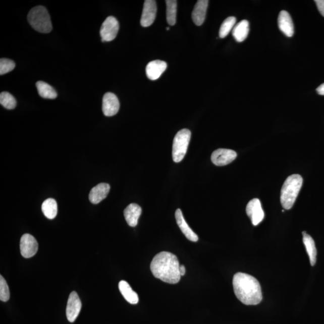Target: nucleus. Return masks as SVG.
<instances>
[{"label":"nucleus","mask_w":324,"mask_h":324,"mask_svg":"<svg viewBox=\"0 0 324 324\" xmlns=\"http://www.w3.org/2000/svg\"><path fill=\"white\" fill-rule=\"evenodd\" d=\"M110 186L107 183H100L91 190L89 200L92 204H97L105 199L109 193Z\"/></svg>","instance_id":"15"},{"label":"nucleus","mask_w":324,"mask_h":324,"mask_svg":"<svg viewBox=\"0 0 324 324\" xmlns=\"http://www.w3.org/2000/svg\"><path fill=\"white\" fill-rule=\"evenodd\" d=\"M167 30H170V28H169V27H167Z\"/></svg>","instance_id":"32"},{"label":"nucleus","mask_w":324,"mask_h":324,"mask_svg":"<svg viewBox=\"0 0 324 324\" xmlns=\"http://www.w3.org/2000/svg\"><path fill=\"white\" fill-rule=\"evenodd\" d=\"M303 243L306 247L308 255L309 256L310 264L314 266L316 262L317 250L315 243L312 237L307 234L306 232H303Z\"/></svg>","instance_id":"21"},{"label":"nucleus","mask_w":324,"mask_h":324,"mask_svg":"<svg viewBox=\"0 0 324 324\" xmlns=\"http://www.w3.org/2000/svg\"><path fill=\"white\" fill-rule=\"evenodd\" d=\"M279 29L287 37H292L294 33L293 22L290 14L287 11H282L278 17Z\"/></svg>","instance_id":"14"},{"label":"nucleus","mask_w":324,"mask_h":324,"mask_svg":"<svg viewBox=\"0 0 324 324\" xmlns=\"http://www.w3.org/2000/svg\"><path fill=\"white\" fill-rule=\"evenodd\" d=\"M119 30V23L114 17H107L101 25L100 34L101 41L111 42L116 39Z\"/></svg>","instance_id":"6"},{"label":"nucleus","mask_w":324,"mask_h":324,"mask_svg":"<svg viewBox=\"0 0 324 324\" xmlns=\"http://www.w3.org/2000/svg\"><path fill=\"white\" fill-rule=\"evenodd\" d=\"M176 219L178 225H179L181 231L186 236V237L190 241L193 242H196L198 240V237L197 235L192 230V229L189 227L188 224L185 221L183 217L182 210L180 209H177L176 211Z\"/></svg>","instance_id":"17"},{"label":"nucleus","mask_w":324,"mask_h":324,"mask_svg":"<svg viewBox=\"0 0 324 324\" xmlns=\"http://www.w3.org/2000/svg\"><path fill=\"white\" fill-rule=\"evenodd\" d=\"M316 91L319 95H322V96H324V83L320 85L319 87L317 88Z\"/></svg>","instance_id":"30"},{"label":"nucleus","mask_w":324,"mask_h":324,"mask_svg":"<svg viewBox=\"0 0 324 324\" xmlns=\"http://www.w3.org/2000/svg\"><path fill=\"white\" fill-rule=\"evenodd\" d=\"M82 307V303L76 292L70 294L66 307V316L69 322H74L79 315Z\"/></svg>","instance_id":"10"},{"label":"nucleus","mask_w":324,"mask_h":324,"mask_svg":"<svg viewBox=\"0 0 324 324\" xmlns=\"http://www.w3.org/2000/svg\"><path fill=\"white\" fill-rule=\"evenodd\" d=\"M141 213V206L136 204L129 205L124 211V215L127 223L132 227H135L138 225L139 218Z\"/></svg>","instance_id":"18"},{"label":"nucleus","mask_w":324,"mask_h":324,"mask_svg":"<svg viewBox=\"0 0 324 324\" xmlns=\"http://www.w3.org/2000/svg\"><path fill=\"white\" fill-rule=\"evenodd\" d=\"M167 20L168 24L173 26L176 23L177 2L176 0H167Z\"/></svg>","instance_id":"24"},{"label":"nucleus","mask_w":324,"mask_h":324,"mask_svg":"<svg viewBox=\"0 0 324 324\" xmlns=\"http://www.w3.org/2000/svg\"><path fill=\"white\" fill-rule=\"evenodd\" d=\"M180 263L177 257L172 253H158L152 260L151 271L155 278L170 284L180 281Z\"/></svg>","instance_id":"1"},{"label":"nucleus","mask_w":324,"mask_h":324,"mask_svg":"<svg viewBox=\"0 0 324 324\" xmlns=\"http://www.w3.org/2000/svg\"><path fill=\"white\" fill-rule=\"evenodd\" d=\"M303 178L300 175L294 174L288 177L282 187L281 204L285 209L293 206L303 185Z\"/></svg>","instance_id":"3"},{"label":"nucleus","mask_w":324,"mask_h":324,"mask_svg":"<svg viewBox=\"0 0 324 324\" xmlns=\"http://www.w3.org/2000/svg\"><path fill=\"white\" fill-rule=\"evenodd\" d=\"M190 138L191 132L187 129L180 130L175 136L173 145V158L176 163L182 161L185 156Z\"/></svg>","instance_id":"5"},{"label":"nucleus","mask_w":324,"mask_h":324,"mask_svg":"<svg viewBox=\"0 0 324 324\" xmlns=\"http://www.w3.org/2000/svg\"><path fill=\"white\" fill-rule=\"evenodd\" d=\"M119 290L125 300L130 304H136L138 303L139 297L136 292L133 291L128 282L120 281L119 284Z\"/></svg>","instance_id":"19"},{"label":"nucleus","mask_w":324,"mask_h":324,"mask_svg":"<svg viewBox=\"0 0 324 324\" xmlns=\"http://www.w3.org/2000/svg\"><path fill=\"white\" fill-rule=\"evenodd\" d=\"M10 298V291L4 278L0 276V300L6 302Z\"/></svg>","instance_id":"27"},{"label":"nucleus","mask_w":324,"mask_h":324,"mask_svg":"<svg viewBox=\"0 0 324 324\" xmlns=\"http://www.w3.org/2000/svg\"><path fill=\"white\" fill-rule=\"evenodd\" d=\"M316 3L317 9L324 17V0H316L314 1Z\"/></svg>","instance_id":"29"},{"label":"nucleus","mask_w":324,"mask_h":324,"mask_svg":"<svg viewBox=\"0 0 324 324\" xmlns=\"http://www.w3.org/2000/svg\"><path fill=\"white\" fill-rule=\"evenodd\" d=\"M236 23V18L230 17L227 18L221 25L220 30H219V37L222 39L227 37L230 31L233 29Z\"/></svg>","instance_id":"25"},{"label":"nucleus","mask_w":324,"mask_h":324,"mask_svg":"<svg viewBox=\"0 0 324 324\" xmlns=\"http://www.w3.org/2000/svg\"><path fill=\"white\" fill-rule=\"evenodd\" d=\"M42 210L45 217L49 219L55 218L58 212L57 203L55 199L49 198L43 202Z\"/></svg>","instance_id":"23"},{"label":"nucleus","mask_w":324,"mask_h":324,"mask_svg":"<svg viewBox=\"0 0 324 324\" xmlns=\"http://www.w3.org/2000/svg\"><path fill=\"white\" fill-rule=\"evenodd\" d=\"M120 110V102L118 97L112 93H106L104 95L102 101V111L104 116L112 117L116 115Z\"/></svg>","instance_id":"12"},{"label":"nucleus","mask_w":324,"mask_h":324,"mask_svg":"<svg viewBox=\"0 0 324 324\" xmlns=\"http://www.w3.org/2000/svg\"><path fill=\"white\" fill-rule=\"evenodd\" d=\"M249 33V23L247 20H243L238 23L233 30L234 39L238 42L245 40Z\"/></svg>","instance_id":"20"},{"label":"nucleus","mask_w":324,"mask_h":324,"mask_svg":"<svg viewBox=\"0 0 324 324\" xmlns=\"http://www.w3.org/2000/svg\"><path fill=\"white\" fill-rule=\"evenodd\" d=\"M235 294L241 303L256 305L261 302L262 294L259 282L253 276L237 273L233 278Z\"/></svg>","instance_id":"2"},{"label":"nucleus","mask_w":324,"mask_h":324,"mask_svg":"<svg viewBox=\"0 0 324 324\" xmlns=\"http://www.w3.org/2000/svg\"><path fill=\"white\" fill-rule=\"evenodd\" d=\"M246 213L254 226L259 225L264 218V212L259 199L251 200L246 206Z\"/></svg>","instance_id":"9"},{"label":"nucleus","mask_w":324,"mask_h":324,"mask_svg":"<svg viewBox=\"0 0 324 324\" xmlns=\"http://www.w3.org/2000/svg\"><path fill=\"white\" fill-rule=\"evenodd\" d=\"M20 250L22 256L25 258H30L36 255L38 250L36 238L29 234L23 235L21 238Z\"/></svg>","instance_id":"7"},{"label":"nucleus","mask_w":324,"mask_h":324,"mask_svg":"<svg viewBox=\"0 0 324 324\" xmlns=\"http://www.w3.org/2000/svg\"><path fill=\"white\" fill-rule=\"evenodd\" d=\"M180 273L181 276H183L186 274V268L183 265H181L180 266Z\"/></svg>","instance_id":"31"},{"label":"nucleus","mask_w":324,"mask_h":324,"mask_svg":"<svg viewBox=\"0 0 324 324\" xmlns=\"http://www.w3.org/2000/svg\"><path fill=\"white\" fill-rule=\"evenodd\" d=\"M209 2L208 0H199L195 6L192 12V17L193 22L200 26L205 20Z\"/></svg>","instance_id":"16"},{"label":"nucleus","mask_w":324,"mask_h":324,"mask_svg":"<svg viewBox=\"0 0 324 324\" xmlns=\"http://www.w3.org/2000/svg\"><path fill=\"white\" fill-rule=\"evenodd\" d=\"M28 21L35 30L42 33H49L52 30L48 11L44 6H38L28 13Z\"/></svg>","instance_id":"4"},{"label":"nucleus","mask_w":324,"mask_h":324,"mask_svg":"<svg viewBox=\"0 0 324 324\" xmlns=\"http://www.w3.org/2000/svg\"><path fill=\"white\" fill-rule=\"evenodd\" d=\"M38 93L40 97L47 99H54L57 98V93L55 89L43 81H38L36 84Z\"/></svg>","instance_id":"22"},{"label":"nucleus","mask_w":324,"mask_h":324,"mask_svg":"<svg viewBox=\"0 0 324 324\" xmlns=\"http://www.w3.org/2000/svg\"><path fill=\"white\" fill-rule=\"evenodd\" d=\"M237 156V152L234 150L220 148L212 152L211 159L216 166L222 167L231 164Z\"/></svg>","instance_id":"8"},{"label":"nucleus","mask_w":324,"mask_h":324,"mask_svg":"<svg viewBox=\"0 0 324 324\" xmlns=\"http://www.w3.org/2000/svg\"><path fill=\"white\" fill-rule=\"evenodd\" d=\"M157 5L154 0H146L144 2V8L141 19V24L142 27H150L156 17Z\"/></svg>","instance_id":"11"},{"label":"nucleus","mask_w":324,"mask_h":324,"mask_svg":"<svg viewBox=\"0 0 324 324\" xmlns=\"http://www.w3.org/2000/svg\"><path fill=\"white\" fill-rule=\"evenodd\" d=\"M0 103L8 110H14L17 106V100L12 95L8 92L0 94Z\"/></svg>","instance_id":"26"},{"label":"nucleus","mask_w":324,"mask_h":324,"mask_svg":"<svg viewBox=\"0 0 324 324\" xmlns=\"http://www.w3.org/2000/svg\"><path fill=\"white\" fill-rule=\"evenodd\" d=\"M15 63L8 59L0 60V75H3L13 71L15 68Z\"/></svg>","instance_id":"28"},{"label":"nucleus","mask_w":324,"mask_h":324,"mask_svg":"<svg viewBox=\"0 0 324 324\" xmlns=\"http://www.w3.org/2000/svg\"><path fill=\"white\" fill-rule=\"evenodd\" d=\"M167 64L161 60H154L148 63L146 67V74L150 80H157L166 71Z\"/></svg>","instance_id":"13"}]
</instances>
